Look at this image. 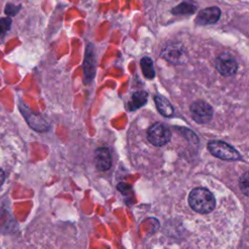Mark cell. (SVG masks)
I'll use <instances>...</instances> for the list:
<instances>
[{
	"instance_id": "cell-1",
	"label": "cell",
	"mask_w": 249,
	"mask_h": 249,
	"mask_svg": "<svg viewBox=\"0 0 249 249\" xmlns=\"http://www.w3.org/2000/svg\"><path fill=\"white\" fill-rule=\"evenodd\" d=\"M188 202L193 210L200 214L211 212L216 204L214 196L205 188L194 189L188 196Z\"/></svg>"
},
{
	"instance_id": "cell-2",
	"label": "cell",
	"mask_w": 249,
	"mask_h": 249,
	"mask_svg": "<svg viewBox=\"0 0 249 249\" xmlns=\"http://www.w3.org/2000/svg\"><path fill=\"white\" fill-rule=\"evenodd\" d=\"M207 149L214 157L224 160H238L241 158L237 150L224 141H209L207 144Z\"/></svg>"
},
{
	"instance_id": "cell-3",
	"label": "cell",
	"mask_w": 249,
	"mask_h": 249,
	"mask_svg": "<svg viewBox=\"0 0 249 249\" xmlns=\"http://www.w3.org/2000/svg\"><path fill=\"white\" fill-rule=\"evenodd\" d=\"M160 56L174 65L183 64L188 60L187 50L182 44L176 42L166 44L160 53Z\"/></svg>"
},
{
	"instance_id": "cell-4",
	"label": "cell",
	"mask_w": 249,
	"mask_h": 249,
	"mask_svg": "<svg viewBox=\"0 0 249 249\" xmlns=\"http://www.w3.org/2000/svg\"><path fill=\"white\" fill-rule=\"evenodd\" d=\"M147 138L154 146L161 147L170 141L171 131L166 124L162 123H156L149 127L147 131Z\"/></svg>"
},
{
	"instance_id": "cell-5",
	"label": "cell",
	"mask_w": 249,
	"mask_h": 249,
	"mask_svg": "<svg viewBox=\"0 0 249 249\" xmlns=\"http://www.w3.org/2000/svg\"><path fill=\"white\" fill-rule=\"evenodd\" d=\"M191 116L197 124H207L213 118V108L204 100H196L190 107Z\"/></svg>"
},
{
	"instance_id": "cell-6",
	"label": "cell",
	"mask_w": 249,
	"mask_h": 249,
	"mask_svg": "<svg viewBox=\"0 0 249 249\" xmlns=\"http://www.w3.org/2000/svg\"><path fill=\"white\" fill-rule=\"evenodd\" d=\"M216 70L223 76H232L238 69V64L233 55L230 53H223L219 54L215 60Z\"/></svg>"
},
{
	"instance_id": "cell-7",
	"label": "cell",
	"mask_w": 249,
	"mask_h": 249,
	"mask_svg": "<svg viewBox=\"0 0 249 249\" xmlns=\"http://www.w3.org/2000/svg\"><path fill=\"white\" fill-rule=\"evenodd\" d=\"M84 69V83L90 84L95 75L96 70V57L94 47L92 44H88L85 52V58L83 63Z\"/></svg>"
},
{
	"instance_id": "cell-8",
	"label": "cell",
	"mask_w": 249,
	"mask_h": 249,
	"mask_svg": "<svg viewBox=\"0 0 249 249\" xmlns=\"http://www.w3.org/2000/svg\"><path fill=\"white\" fill-rule=\"evenodd\" d=\"M221 17V10L218 7H208L201 10L196 18V23L197 25H209L216 23Z\"/></svg>"
},
{
	"instance_id": "cell-9",
	"label": "cell",
	"mask_w": 249,
	"mask_h": 249,
	"mask_svg": "<svg viewBox=\"0 0 249 249\" xmlns=\"http://www.w3.org/2000/svg\"><path fill=\"white\" fill-rule=\"evenodd\" d=\"M94 163L98 170L106 171L112 166V158L109 149L98 148L94 152Z\"/></svg>"
},
{
	"instance_id": "cell-10",
	"label": "cell",
	"mask_w": 249,
	"mask_h": 249,
	"mask_svg": "<svg viewBox=\"0 0 249 249\" xmlns=\"http://www.w3.org/2000/svg\"><path fill=\"white\" fill-rule=\"evenodd\" d=\"M155 103H156V107L158 109V111L164 117H170L173 114V106L171 105V103L169 102L168 99H166L165 97L161 96V95H156L155 98Z\"/></svg>"
},
{
	"instance_id": "cell-11",
	"label": "cell",
	"mask_w": 249,
	"mask_h": 249,
	"mask_svg": "<svg viewBox=\"0 0 249 249\" xmlns=\"http://www.w3.org/2000/svg\"><path fill=\"white\" fill-rule=\"evenodd\" d=\"M148 100V93L144 90H139V91H135L131 98L130 101L128 102V110L130 111H135L137 109H139L140 107H142L143 105L146 104Z\"/></svg>"
},
{
	"instance_id": "cell-12",
	"label": "cell",
	"mask_w": 249,
	"mask_h": 249,
	"mask_svg": "<svg viewBox=\"0 0 249 249\" xmlns=\"http://www.w3.org/2000/svg\"><path fill=\"white\" fill-rule=\"evenodd\" d=\"M196 6L195 4L185 0L179 5H177L176 7H174L171 10V13L173 15H192L196 12Z\"/></svg>"
},
{
	"instance_id": "cell-13",
	"label": "cell",
	"mask_w": 249,
	"mask_h": 249,
	"mask_svg": "<svg viewBox=\"0 0 249 249\" xmlns=\"http://www.w3.org/2000/svg\"><path fill=\"white\" fill-rule=\"evenodd\" d=\"M140 65H141V70L144 76L147 79H154L156 76V71L153 66V60L149 56H144L140 60Z\"/></svg>"
},
{
	"instance_id": "cell-14",
	"label": "cell",
	"mask_w": 249,
	"mask_h": 249,
	"mask_svg": "<svg viewBox=\"0 0 249 249\" xmlns=\"http://www.w3.org/2000/svg\"><path fill=\"white\" fill-rule=\"evenodd\" d=\"M239 188H240L241 192H242L245 196H248V188H249V185H248V172H245V173L240 177V180H239Z\"/></svg>"
},
{
	"instance_id": "cell-15",
	"label": "cell",
	"mask_w": 249,
	"mask_h": 249,
	"mask_svg": "<svg viewBox=\"0 0 249 249\" xmlns=\"http://www.w3.org/2000/svg\"><path fill=\"white\" fill-rule=\"evenodd\" d=\"M11 19L10 18H0V35H4L6 31L10 28Z\"/></svg>"
},
{
	"instance_id": "cell-16",
	"label": "cell",
	"mask_w": 249,
	"mask_h": 249,
	"mask_svg": "<svg viewBox=\"0 0 249 249\" xmlns=\"http://www.w3.org/2000/svg\"><path fill=\"white\" fill-rule=\"evenodd\" d=\"M117 189L121 192V193H123V194H125L127 191H130V186L129 185H127V184H124V183H120V184H118V186H117Z\"/></svg>"
},
{
	"instance_id": "cell-17",
	"label": "cell",
	"mask_w": 249,
	"mask_h": 249,
	"mask_svg": "<svg viewBox=\"0 0 249 249\" xmlns=\"http://www.w3.org/2000/svg\"><path fill=\"white\" fill-rule=\"evenodd\" d=\"M4 181H5V172H4V170L0 167V187L3 185Z\"/></svg>"
}]
</instances>
